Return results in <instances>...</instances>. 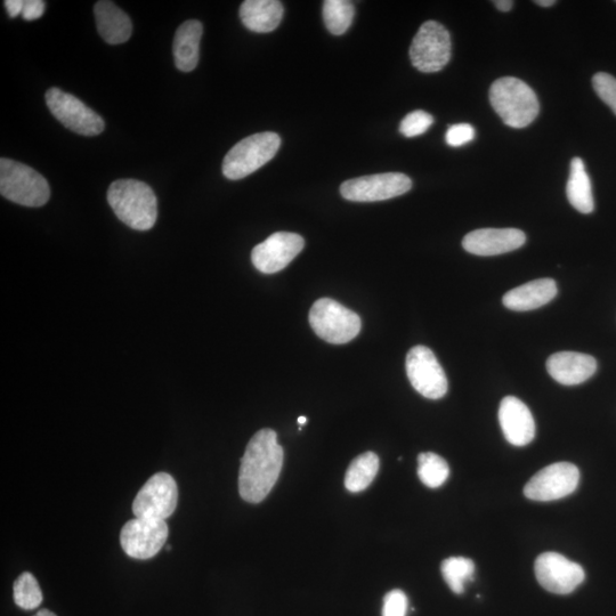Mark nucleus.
I'll return each mask as SVG.
<instances>
[{
    "label": "nucleus",
    "instance_id": "473e14b6",
    "mask_svg": "<svg viewBox=\"0 0 616 616\" xmlns=\"http://www.w3.org/2000/svg\"><path fill=\"white\" fill-rule=\"evenodd\" d=\"M46 3L43 0H24L22 18L26 21H35L42 18Z\"/></svg>",
    "mask_w": 616,
    "mask_h": 616
},
{
    "label": "nucleus",
    "instance_id": "393cba45",
    "mask_svg": "<svg viewBox=\"0 0 616 616\" xmlns=\"http://www.w3.org/2000/svg\"><path fill=\"white\" fill-rule=\"evenodd\" d=\"M441 571L453 593L460 595L464 593L466 583L474 578L475 564L466 557H450L443 561Z\"/></svg>",
    "mask_w": 616,
    "mask_h": 616
},
{
    "label": "nucleus",
    "instance_id": "b1692460",
    "mask_svg": "<svg viewBox=\"0 0 616 616\" xmlns=\"http://www.w3.org/2000/svg\"><path fill=\"white\" fill-rule=\"evenodd\" d=\"M379 466V458L374 452L362 453L356 457L346 472V489L353 493L368 489L379 472Z\"/></svg>",
    "mask_w": 616,
    "mask_h": 616
},
{
    "label": "nucleus",
    "instance_id": "7c9ffc66",
    "mask_svg": "<svg viewBox=\"0 0 616 616\" xmlns=\"http://www.w3.org/2000/svg\"><path fill=\"white\" fill-rule=\"evenodd\" d=\"M408 597L402 590L389 591L384 598L383 616H407Z\"/></svg>",
    "mask_w": 616,
    "mask_h": 616
},
{
    "label": "nucleus",
    "instance_id": "cd10ccee",
    "mask_svg": "<svg viewBox=\"0 0 616 616\" xmlns=\"http://www.w3.org/2000/svg\"><path fill=\"white\" fill-rule=\"evenodd\" d=\"M13 598L15 604L23 610L32 611L38 609L43 602V593L34 575L24 572L15 580Z\"/></svg>",
    "mask_w": 616,
    "mask_h": 616
},
{
    "label": "nucleus",
    "instance_id": "412c9836",
    "mask_svg": "<svg viewBox=\"0 0 616 616\" xmlns=\"http://www.w3.org/2000/svg\"><path fill=\"white\" fill-rule=\"evenodd\" d=\"M283 12L277 0H246L240 7V19L250 31L267 34L279 27Z\"/></svg>",
    "mask_w": 616,
    "mask_h": 616
},
{
    "label": "nucleus",
    "instance_id": "2eb2a0df",
    "mask_svg": "<svg viewBox=\"0 0 616 616\" xmlns=\"http://www.w3.org/2000/svg\"><path fill=\"white\" fill-rule=\"evenodd\" d=\"M304 247L305 240L301 235L277 232L253 249L251 261L259 272L278 273L286 269L301 254Z\"/></svg>",
    "mask_w": 616,
    "mask_h": 616
},
{
    "label": "nucleus",
    "instance_id": "5701e85b",
    "mask_svg": "<svg viewBox=\"0 0 616 616\" xmlns=\"http://www.w3.org/2000/svg\"><path fill=\"white\" fill-rule=\"evenodd\" d=\"M567 199L581 214H591L595 209L593 186L586 172L585 162L580 158L571 161L569 182L566 186Z\"/></svg>",
    "mask_w": 616,
    "mask_h": 616
},
{
    "label": "nucleus",
    "instance_id": "7ed1b4c3",
    "mask_svg": "<svg viewBox=\"0 0 616 616\" xmlns=\"http://www.w3.org/2000/svg\"><path fill=\"white\" fill-rule=\"evenodd\" d=\"M490 103L504 123L513 128H525L539 115L538 96L523 80L500 78L490 88Z\"/></svg>",
    "mask_w": 616,
    "mask_h": 616
},
{
    "label": "nucleus",
    "instance_id": "dca6fc26",
    "mask_svg": "<svg viewBox=\"0 0 616 616\" xmlns=\"http://www.w3.org/2000/svg\"><path fill=\"white\" fill-rule=\"evenodd\" d=\"M499 423L506 440L514 447H525L536 437V421L528 405L515 396L500 403Z\"/></svg>",
    "mask_w": 616,
    "mask_h": 616
},
{
    "label": "nucleus",
    "instance_id": "9d476101",
    "mask_svg": "<svg viewBox=\"0 0 616 616\" xmlns=\"http://www.w3.org/2000/svg\"><path fill=\"white\" fill-rule=\"evenodd\" d=\"M177 504L178 489L173 476L157 473L137 493L133 513L139 518L166 521L174 514Z\"/></svg>",
    "mask_w": 616,
    "mask_h": 616
},
{
    "label": "nucleus",
    "instance_id": "aec40b11",
    "mask_svg": "<svg viewBox=\"0 0 616 616\" xmlns=\"http://www.w3.org/2000/svg\"><path fill=\"white\" fill-rule=\"evenodd\" d=\"M94 13L97 30L104 42L110 45H120L128 42L132 37V20L116 4L101 0L96 3Z\"/></svg>",
    "mask_w": 616,
    "mask_h": 616
},
{
    "label": "nucleus",
    "instance_id": "bb28decb",
    "mask_svg": "<svg viewBox=\"0 0 616 616\" xmlns=\"http://www.w3.org/2000/svg\"><path fill=\"white\" fill-rule=\"evenodd\" d=\"M450 468L448 462L433 452L420 453L418 457V476L428 488H440L448 481Z\"/></svg>",
    "mask_w": 616,
    "mask_h": 616
},
{
    "label": "nucleus",
    "instance_id": "f03ea898",
    "mask_svg": "<svg viewBox=\"0 0 616 616\" xmlns=\"http://www.w3.org/2000/svg\"><path fill=\"white\" fill-rule=\"evenodd\" d=\"M108 202L119 220L133 230L149 231L157 222L158 200L144 182H113L108 190Z\"/></svg>",
    "mask_w": 616,
    "mask_h": 616
},
{
    "label": "nucleus",
    "instance_id": "2f4dec72",
    "mask_svg": "<svg viewBox=\"0 0 616 616\" xmlns=\"http://www.w3.org/2000/svg\"><path fill=\"white\" fill-rule=\"evenodd\" d=\"M475 139V129L469 124L453 125L445 135V141L453 148L462 147Z\"/></svg>",
    "mask_w": 616,
    "mask_h": 616
},
{
    "label": "nucleus",
    "instance_id": "0eeeda50",
    "mask_svg": "<svg viewBox=\"0 0 616 616\" xmlns=\"http://www.w3.org/2000/svg\"><path fill=\"white\" fill-rule=\"evenodd\" d=\"M450 32L436 21H427L412 40L410 60L412 66L425 74L441 71L451 60Z\"/></svg>",
    "mask_w": 616,
    "mask_h": 616
},
{
    "label": "nucleus",
    "instance_id": "c9c22d12",
    "mask_svg": "<svg viewBox=\"0 0 616 616\" xmlns=\"http://www.w3.org/2000/svg\"><path fill=\"white\" fill-rule=\"evenodd\" d=\"M534 3L541 7H551L554 6L557 2H555V0H537V2Z\"/></svg>",
    "mask_w": 616,
    "mask_h": 616
},
{
    "label": "nucleus",
    "instance_id": "20e7f679",
    "mask_svg": "<svg viewBox=\"0 0 616 616\" xmlns=\"http://www.w3.org/2000/svg\"><path fill=\"white\" fill-rule=\"evenodd\" d=\"M0 193L24 207H42L51 197L50 184L35 169L21 162L0 160Z\"/></svg>",
    "mask_w": 616,
    "mask_h": 616
},
{
    "label": "nucleus",
    "instance_id": "4be33fe9",
    "mask_svg": "<svg viewBox=\"0 0 616 616\" xmlns=\"http://www.w3.org/2000/svg\"><path fill=\"white\" fill-rule=\"evenodd\" d=\"M202 32L204 27L196 20L186 21L177 29L173 53L178 70L191 72L197 68Z\"/></svg>",
    "mask_w": 616,
    "mask_h": 616
},
{
    "label": "nucleus",
    "instance_id": "f257e3e1",
    "mask_svg": "<svg viewBox=\"0 0 616 616\" xmlns=\"http://www.w3.org/2000/svg\"><path fill=\"white\" fill-rule=\"evenodd\" d=\"M283 449L273 429L257 432L247 445L241 459L239 492L243 500L259 504L278 482L283 466Z\"/></svg>",
    "mask_w": 616,
    "mask_h": 616
},
{
    "label": "nucleus",
    "instance_id": "9b49d317",
    "mask_svg": "<svg viewBox=\"0 0 616 616\" xmlns=\"http://www.w3.org/2000/svg\"><path fill=\"white\" fill-rule=\"evenodd\" d=\"M579 468L570 462H557L540 470L525 485V497L533 501H554L570 496L578 489Z\"/></svg>",
    "mask_w": 616,
    "mask_h": 616
},
{
    "label": "nucleus",
    "instance_id": "c85d7f7f",
    "mask_svg": "<svg viewBox=\"0 0 616 616\" xmlns=\"http://www.w3.org/2000/svg\"><path fill=\"white\" fill-rule=\"evenodd\" d=\"M434 123L432 115L425 111H413L401 121L400 132L405 137H416L426 133Z\"/></svg>",
    "mask_w": 616,
    "mask_h": 616
},
{
    "label": "nucleus",
    "instance_id": "423d86ee",
    "mask_svg": "<svg viewBox=\"0 0 616 616\" xmlns=\"http://www.w3.org/2000/svg\"><path fill=\"white\" fill-rule=\"evenodd\" d=\"M310 323L316 335L336 345L352 342L362 328L358 314L330 298H321L313 304Z\"/></svg>",
    "mask_w": 616,
    "mask_h": 616
},
{
    "label": "nucleus",
    "instance_id": "ddd939ff",
    "mask_svg": "<svg viewBox=\"0 0 616 616\" xmlns=\"http://www.w3.org/2000/svg\"><path fill=\"white\" fill-rule=\"evenodd\" d=\"M169 529L166 521L135 517L120 532L121 548L135 559H150L166 545Z\"/></svg>",
    "mask_w": 616,
    "mask_h": 616
},
{
    "label": "nucleus",
    "instance_id": "f8f14e48",
    "mask_svg": "<svg viewBox=\"0 0 616 616\" xmlns=\"http://www.w3.org/2000/svg\"><path fill=\"white\" fill-rule=\"evenodd\" d=\"M412 188L410 177L401 173H385L353 178L340 186L346 200L377 202L403 196Z\"/></svg>",
    "mask_w": 616,
    "mask_h": 616
},
{
    "label": "nucleus",
    "instance_id": "4c0bfd02",
    "mask_svg": "<svg viewBox=\"0 0 616 616\" xmlns=\"http://www.w3.org/2000/svg\"><path fill=\"white\" fill-rule=\"evenodd\" d=\"M307 421H308V419L305 416L298 417V419H297V423L299 425H301V427L304 426L305 424H307Z\"/></svg>",
    "mask_w": 616,
    "mask_h": 616
},
{
    "label": "nucleus",
    "instance_id": "39448f33",
    "mask_svg": "<svg viewBox=\"0 0 616 616\" xmlns=\"http://www.w3.org/2000/svg\"><path fill=\"white\" fill-rule=\"evenodd\" d=\"M281 147L277 133L265 132L235 144L223 161V174L232 181L241 180L271 161Z\"/></svg>",
    "mask_w": 616,
    "mask_h": 616
},
{
    "label": "nucleus",
    "instance_id": "c756f323",
    "mask_svg": "<svg viewBox=\"0 0 616 616\" xmlns=\"http://www.w3.org/2000/svg\"><path fill=\"white\" fill-rule=\"evenodd\" d=\"M593 86L599 99L609 105L616 115V78L605 72H598L593 78Z\"/></svg>",
    "mask_w": 616,
    "mask_h": 616
},
{
    "label": "nucleus",
    "instance_id": "a211bd4d",
    "mask_svg": "<svg viewBox=\"0 0 616 616\" xmlns=\"http://www.w3.org/2000/svg\"><path fill=\"white\" fill-rule=\"evenodd\" d=\"M549 375L557 383L575 386L586 383L597 371L593 356L578 352H558L550 356L546 364Z\"/></svg>",
    "mask_w": 616,
    "mask_h": 616
},
{
    "label": "nucleus",
    "instance_id": "4468645a",
    "mask_svg": "<svg viewBox=\"0 0 616 616\" xmlns=\"http://www.w3.org/2000/svg\"><path fill=\"white\" fill-rule=\"evenodd\" d=\"M540 585L550 593L569 595L586 579L585 570L557 553L541 554L534 566Z\"/></svg>",
    "mask_w": 616,
    "mask_h": 616
},
{
    "label": "nucleus",
    "instance_id": "f3484780",
    "mask_svg": "<svg viewBox=\"0 0 616 616\" xmlns=\"http://www.w3.org/2000/svg\"><path fill=\"white\" fill-rule=\"evenodd\" d=\"M526 242V235L517 229H482L470 232L462 240V247L469 254L497 256L520 249Z\"/></svg>",
    "mask_w": 616,
    "mask_h": 616
},
{
    "label": "nucleus",
    "instance_id": "6e6552de",
    "mask_svg": "<svg viewBox=\"0 0 616 616\" xmlns=\"http://www.w3.org/2000/svg\"><path fill=\"white\" fill-rule=\"evenodd\" d=\"M413 388L429 400H440L448 393V378L435 354L426 346L411 348L405 361Z\"/></svg>",
    "mask_w": 616,
    "mask_h": 616
},
{
    "label": "nucleus",
    "instance_id": "1a4fd4ad",
    "mask_svg": "<svg viewBox=\"0 0 616 616\" xmlns=\"http://www.w3.org/2000/svg\"><path fill=\"white\" fill-rule=\"evenodd\" d=\"M48 109L60 123L79 135H100L105 128L104 120L76 96L51 88L45 95Z\"/></svg>",
    "mask_w": 616,
    "mask_h": 616
},
{
    "label": "nucleus",
    "instance_id": "f704fd0d",
    "mask_svg": "<svg viewBox=\"0 0 616 616\" xmlns=\"http://www.w3.org/2000/svg\"><path fill=\"white\" fill-rule=\"evenodd\" d=\"M493 4L498 8L499 11L505 13L512 11V8L514 6V2H512V0H494Z\"/></svg>",
    "mask_w": 616,
    "mask_h": 616
},
{
    "label": "nucleus",
    "instance_id": "e433bc0d",
    "mask_svg": "<svg viewBox=\"0 0 616 616\" xmlns=\"http://www.w3.org/2000/svg\"><path fill=\"white\" fill-rule=\"evenodd\" d=\"M34 616H56L53 612L48 610H42L37 612Z\"/></svg>",
    "mask_w": 616,
    "mask_h": 616
},
{
    "label": "nucleus",
    "instance_id": "a878e982",
    "mask_svg": "<svg viewBox=\"0 0 616 616\" xmlns=\"http://www.w3.org/2000/svg\"><path fill=\"white\" fill-rule=\"evenodd\" d=\"M354 14V5L347 0H327L323 4L324 24L335 36L344 35L350 29Z\"/></svg>",
    "mask_w": 616,
    "mask_h": 616
},
{
    "label": "nucleus",
    "instance_id": "72a5a7b5",
    "mask_svg": "<svg viewBox=\"0 0 616 616\" xmlns=\"http://www.w3.org/2000/svg\"><path fill=\"white\" fill-rule=\"evenodd\" d=\"M4 4L10 18L22 15L24 0H6Z\"/></svg>",
    "mask_w": 616,
    "mask_h": 616
},
{
    "label": "nucleus",
    "instance_id": "6ab92c4d",
    "mask_svg": "<svg viewBox=\"0 0 616 616\" xmlns=\"http://www.w3.org/2000/svg\"><path fill=\"white\" fill-rule=\"evenodd\" d=\"M558 290L553 279H539L508 291L502 303L508 310L526 312L547 305L557 296Z\"/></svg>",
    "mask_w": 616,
    "mask_h": 616
}]
</instances>
